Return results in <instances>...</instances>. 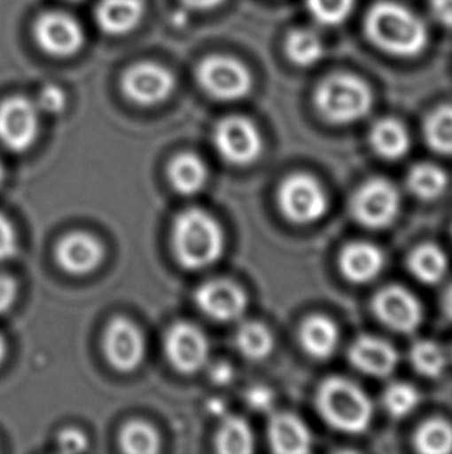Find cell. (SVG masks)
<instances>
[{
  "label": "cell",
  "instance_id": "cell-1",
  "mask_svg": "<svg viewBox=\"0 0 452 454\" xmlns=\"http://www.w3.org/2000/svg\"><path fill=\"white\" fill-rule=\"evenodd\" d=\"M364 30L377 49L397 58H416L426 49V24L406 6L383 0L367 12Z\"/></svg>",
  "mask_w": 452,
  "mask_h": 454
},
{
  "label": "cell",
  "instance_id": "cell-2",
  "mask_svg": "<svg viewBox=\"0 0 452 454\" xmlns=\"http://www.w3.org/2000/svg\"><path fill=\"white\" fill-rule=\"evenodd\" d=\"M172 247L180 264L190 270H202L221 259L223 230L205 209H186L174 222Z\"/></svg>",
  "mask_w": 452,
  "mask_h": 454
},
{
  "label": "cell",
  "instance_id": "cell-3",
  "mask_svg": "<svg viewBox=\"0 0 452 454\" xmlns=\"http://www.w3.org/2000/svg\"><path fill=\"white\" fill-rule=\"evenodd\" d=\"M316 406L331 428L344 433H362L372 422L373 406L366 391L344 377H331L321 383Z\"/></svg>",
  "mask_w": 452,
  "mask_h": 454
},
{
  "label": "cell",
  "instance_id": "cell-4",
  "mask_svg": "<svg viewBox=\"0 0 452 454\" xmlns=\"http://www.w3.org/2000/svg\"><path fill=\"white\" fill-rule=\"evenodd\" d=\"M372 90L350 74H331L315 93V106L329 123L348 124L366 117L372 107Z\"/></svg>",
  "mask_w": 452,
  "mask_h": 454
},
{
  "label": "cell",
  "instance_id": "cell-5",
  "mask_svg": "<svg viewBox=\"0 0 452 454\" xmlns=\"http://www.w3.org/2000/svg\"><path fill=\"white\" fill-rule=\"evenodd\" d=\"M400 202L395 184L386 178H372L355 192L350 200V213L362 227L381 230L397 219Z\"/></svg>",
  "mask_w": 452,
  "mask_h": 454
},
{
  "label": "cell",
  "instance_id": "cell-6",
  "mask_svg": "<svg viewBox=\"0 0 452 454\" xmlns=\"http://www.w3.org/2000/svg\"><path fill=\"white\" fill-rule=\"evenodd\" d=\"M197 78L205 92L221 101L245 98L253 87L250 70L231 56L205 58L197 68Z\"/></svg>",
  "mask_w": 452,
  "mask_h": 454
},
{
  "label": "cell",
  "instance_id": "cell-7",
  "mask_svg": "<svg viewBox=\"0 0 452 454\" xmlns=\"http://www.w3.org/2000/svg\"><path fill=\"white\" fill-rule=\"evenodd\" d=\"M277 202L282 215L300 225L319 221L329 208L323 186L308 174H293L285 178L279 186Z\"/></svg>",
  "mask_w": 452,
  "mask_h": 454
},
{
  "label": "cell",
  "instance_id": "cell-8",
  "mask_svg": "<svg viewBox=\"0 0 452 454\" xmlns=\"http://www.w3.org/2000/svg\"><path fill=\"white\" fill-rule=\"evenodd\" d=\"M214 146L228 163L251 165L262 153V137L256 124L248 118H223L215 126Z\"/></svg>",
  "mask_w": 452,
  "mask_h": 454
},
{
  "label": "cell",
  "instance_id": "cell-9",
  "mask_svg": "<svg viewBox=\"0 0 452 454\" xmlns=\"http://www.w3.org/2000/svg\"><path fill=\"white\" fill-rule=\"evenodd\" d=\"M39 130V109L24 97L6 98L0 105V142L12 153H24Z\"/></svg>",
  "mask_w": 452,
  "mask_h": 454
},
{
  "label": "cell",
  "instance_id": "cell-10",
  "mask_svg": "<svg viewBox=\"0 0 452 454\" xmlns=\"http://www.w3.org/2000/svg\"><path fill=\"white\" fill-rule=\"evenodd\" d=\"M174 86V74L157 62H138L122 74V92L140 106L163 103L169 98Z\"/></svg>",
  "mask_w": 452,
  "mask_h": 454
},
{
  "label": "cell",
  "instance_id": "cell-11",
  "mask_svg": "<svg viewBox=\"0 0 452 454\" xmlns=\"http://www.w3.org/2000/svg\"><path fill=\"white\" fill-rule=\"evenodd\" d=\"M372 309L377 318L394 332L412 333L422 325V304L401 286H387L379 290L373 298Z\"/></svg>",
  "mask_w": 452,
  "mask_h": 454
},
{
  "label": "cell",
  "instance_id": "cell-12",
  "mask_svg": "<svg viewBox=\"0 0 452 454\" xmlns=\"http://www.w3.org/2000/svg\"><path fill=\"white\" fill-rule=\"evenodd\" d=\"M35 39L45 53L67 58L82 49L84 31L80 22L66 12H43L35 24Z\"/></svg>",
  "mask_w": 452,
  "mask_h": 454
},
{
  "label": "cell",
  "instance_id": "cell-13",
  "mask_svg": "<svg viewBox=\"0 0 452 454\" xmlns=\"http://www.w3.org/2000/svg\"><path fill=\"white\" fill-rule=\"evenodd\" d=\"M165 349L172 366L184 374H194L208 362V338L191 323L172 325L166 333Z\"/></svg>",
  "mask_w": 452,
  "mask_h": 454
},
{
  "label": "cell",
  "instance_id": "cell-14",
  "mask_svg": "<svg viewBox=\"0 0 452 454\" xmlns=\"http://www.w3.org/2000/svg\"><path fill=\"white\" fill-rule=\"evenodd\" d=\"M105 352L113 368L130 372L144 358V337L130 319L115 318L105 333Z\"/></svg>",
  "mask_w": 452,
  "mask_h": 454
},
{
  "label": "cell",
  "instance_id": "cell-15",
  "mask_svg": "<svg viewBox=\"0 0 452 454\" xmlns=\"http://www.w3.org/2000/svg\"><path fill=\"white\" fill-rule=\"evenodd\" d=\"M196 302L209 318L230 323L244 315L248 300L238 284L228 279H213L196 290Z\"/></svg>",
  "mask_w": 452,
  "mask_h": 454
},
{
  "label": "cell",
  "instance_id": "cell-16",
  "mask_svg": "<svg viewBox=\"0 0 452 454\" xmlns=\"http://www.w3.org/2000/svg\"><path fill=\"white\" fill-rule=\"evenodd\" d=\"M56 259L64 270L72 275H87L105 259V247L95 236L74 231L62 238L56 248Z\"/></svg>",
  "mask_w": 452,
  "mask_h": 454
},
{
  "label": "cell",
  "instance_id": "cell-17",
  "mask_svg": "<svg viewBox=\"0 0 452 454\" xmlns=\"http://www.w3.org/2000/svg\"><path fill=\"white\" fill-rule=\"evenodd\" d=\"M348 362L364 374L383 379L397 368L398 352L383 338L362 335L350 346Z\"/></svg>",
  "mask_w": 452,
  "mask_h": 454
},
{
  "label": "cell",
  "instance_id": "cell-18",
  "mask_svg": "<svg viewBox=\"0 0 452 454\" xmlns=\"http://www.w3.org/2000/svg\"><path fill=\"white\" fill-rule=\"evenodd\" d=\"M385 254L381 248L369 242H352L339 254V269L350 283L366 284L383 271Z\"/></svg>",
  "mask_w": 452,
  "mask_h": 454
},
{
  "label": "cell",
  "instance_id": "cell-19",
  "mask_svg": "<svg viewBox=\"0 0 452 454\" xmlns=\"http://www.w3.org/2000/svg\"><path fill=\"white\" fill-rule=\"evenodd\" d=\"M271 449L281 454H304L310 451L312 434L298 416L290 412L275 414L269 424Z\"/></svg>",
  "mask_w": 452,
  "mask_h": 454
},
{
  "label": "cell",
  "instance_id": "cell-20",
  "mask_svg": "<svg viewBox=\"0 0 452 454\" xmlns=\"http://www.w3.org/2000/svg\"><path fill=\"white\" fill-rule=\"evenodd\" d=\"M97 22L107 35L120 36L136 28L144 16L143 0H101L97 6Z\"/></svg>",
  "mask_w": 452,
  "mask_h": 454
},
{
  "label": "cell",
  "instance_id": "cell-21",
  "mask_svg": "<svg viewBox=\"0 0 452 454\" xmlns=\"http://www.w3.org/2000/svg\"><path fill=\"white\" fill-rule=\"evenodd\" d=\"M300 340L308 356L316 360H327L337 350L339 331L331 318L313 315L300 325Z\"/></svg>",
  "mask_w": 452,
  "mask_h": 454
},
{
  "label": "cell",
  "instance_id": "cell-22",
  "mask_svg": "<svg viewBox=\"0 0 452 454\" xmlns=\"http://www.w3.org/2000/svg\"><path fill=\"white\" fill-rule=\"evenodd\" d=\"M370 146L381 159H403L410 148V137L401 121L395 118H383L370 129Z\"/></svg>",
  "mask_w": 452,
  "mask_h": 454
},
{
  "label": "cell",
  "instance_id": "cell-23",
  "mask_svg": "<svg viewBox=\"0 0 452 454\" xmlns=\"http://www.w3.org/2000/svg\"><path fill=\"white\" fill-rule=\"evenodd\" d=\"M169 180L174 190L183 196H192L205 188L208 169L196 153H180L169 166Z\"/></svg>",
  "mask_w": 452,
  "mask_h": 454
},
{
  "label": "cell",
  "instance_id": "cell-24",
  "mask_svg": "<svg viewBox=\"0 0 452 454\" xmlns=\"http://www.w3.org/2000/svg\"><path fill=\"white\" fill-rule=\"evenodd\" d=\"M408 269L420 283L434 286L440 283L448 271V258L440 247L422 244L412 250L408 258Z\"/></svg>",
  "mask_w": 452,
  "mask_h": 454
},
{
  "label": "cell",
  "instance_id": "cell-25",
  "mask_svg": "<svg viewBox=\"0 0 452 454\" xmlns=\"http://www.w3.org/2000/svg\"><path fill=\"white\" fill-rule=\"evenodd\" d=\"M324 51L321 36L308 28L290 31L285 39L287 58L300 67H312L324 58Z\"/></svg>",
  "mask_w": 452,
  "mask_h": 454
},
{
  "label": "cell",
  "instance_id": "cell-26",
  "mask_svg": "<svg viewBox=\"0 0 452 454\" xmlns=\"http://www.w3.org/2000/svg\"><path fill=\"white\" fill-rule=\"evenodd\" d=\"M408 188L417 199L433 202L447 191V172L433 163H418L408 174Z\"/></svg>",
  "mask_w": 452,
  "mask_h": 454
},
{
  "label": "cell",
  "instance_id": "cell-27",
  "mask_svg": "<svg viewBox=\"0 0 452 454\" xmlns=\"http://www.w3.org/2000/svg\"><path fill=\"white\" fill-rule=\"evenodd\" d=\"M236 346L245 358L259 362L271 354L275 348V338L262 323L246 321L238 329Z\"/></svg>",
  "mask_w": 452,
  "mask_h": 454
},
{
  "label": "cell",
  "instance_id": "cell-28",
  "mask_svg": "<svg viewBox=\"0 0 452 454\" xmlns=\"http://www.w3.org/2000/svg\"><path fill=\"white\" fill-rule=\"evenodd\" d=\"M215 445L223 454H248L254 450V434L244 419L228 416L217 433Z\"/></svg>",
  "mask_w": 452,
  "mask_h": 454
},
{
  "label": "cell",
  "instance_id": "cell-29",
  "mask_svg": "<svg viewBox=\"0 0 452 454\" xmlns=\"http://www.w3.org/2000/svg\"><path fill=\"white\" fill-rule=\"evenodd\" d=\"M414 443L420 453H451L452 425L443 419H429L417 430Z\"/></svg>",
  "mask_w": 452,
  "mask_h": 454
},
{
  "label": "cell",
  "instance_id": "cell-30",
  "mask_svg": "<svg viewBox=\"0 0 452 454\" xmlns=\"http://www.w3.org/2000/svg\"><path fill=\"white\" fill-rule=\"evenodd\" d=\"M410 363L418 374L435 379L447 368L448 356L440 344L433 340H418L410 348Z\"/></svg>",
  "mask_w": 452,
  "mask_h": 454
},
{
  "label": "cell",
  "instance_id": "cell-31",
  "mask_svg": "<svg viewBox=\"0 0 452 454\" xmlns=\"http://www.w3.org/2000/svg\"><path fill=\"white\" fill-rule=\"evenodd\" d=\"M425 138L435 153L452 155V106H440L426 118Z\"/></svg>",
  "mask_w": 452,
  "mask_h": 454
},
{
  "label": "cell",
  "instance_id": "cell-32",
  "mask_svg": "<svg viewBox=\"0 0 452 454\" xmlns=\"http://www.w3.org/2000/svg\"><path fill=\"white\" fill-rule=\"evenodd\" d=\"M120 443L124 453L153 454L160 449V439L157 431L151 425L141 420L129 422L121 431Z\"/></svg>",
  "mask_w": 452,
  "mask_h": 454
},
{
  "label": "cell",
  "instance_id": "cell-33",
  "mask_svg": "<svg viewBox=\"0 0 452 454\" xmlns=\"http://www.w3.org/2000/svg\"><path fill=\"white\" fill-rule=\"evenodd\" d=\"M418 403H420V394L416 387L404 381H394L386 387L383 394V405L392 418L400 419L408 416L416 410Z\"/></svg>",
  "mask_w": 452,
  "mask_h": 454
},
{
  "label": "cell",
  "instance_id": "cell-34",
  "mask_svg": "<svg viewBox=\"0 0 452 454\" xmlns=\"http://www.w3.org/2000/svg\"><path fill=\"white\" fill-rule=\"evenodd\" d=\"M356 0H307V8L319 24L335 27L347 20Z\"/></svg>",
  "mask_w": 452,
  "mask_h": 454
},
{
  "label": "cell",
  "instance_id": "cell-35",
  "mask_svg": "<svg viewBox=\"0 0 452 454\" xmlns=\"http://www.w3.org/2000/svg\"><path fill=\"white\" fill-rule=\"evenodd\" d=\"M36 106L39 112L49 114V115H59L66 111L67 97L61 87L49 84L37 95Z\"/></svg>",
  "mask_w": 452,
  "mask_h": 454
},
{
  "label": "cell",
  "instance_id": "cell-36",
  "mask_svg": "<svg viewBox=\"0 0 452 454\" xmlns=\"http://www.w3.org/2000/svg\"><path fill=\"white\" fill-rule=\"evenodd\" d=\"M18 234L12 222L0 215V262L14 258L18 253Z\"/></svg>",
  "mask_w": 452,
  "mask_h": 454
},
{
  "label": "cell",
  "instance_id": "cell-37",
  "mask_svg": "<svg viewBox=\"0 0 452 454\" xmlns=\"http://www.w3.org/2000/svg\"><path fill=\"white\" fill-rule=\"evenodd\" d=\"M58 447L64 453H81L87 449V436L76 428H67L58 436Z\"/></svg>",
  "mask_w": 452,
  "mask_h": 454
},
{
  "label": "cell",
  "instance_id": "cell-38",
  "mask_svg": "<svg viewBox=\"0 0 452 454\" xmlns=\"http://www.w3.org/2000/svg\"><path fill=\"white\" fill-rule=\"evenodd\" d=\"M245 400L254 411H269L275 402V394L265 387H253L245 394Z\"/></svg>",
  "mask_w": 452,
  "mask_h": 454
},
{
  "label": "cell",
  "instance_id": "cell-39",
  "mask_svg": "<svg viewBox=\"0 0 452 454\" xmlns=\"http://www.w3.org/2000/svg\"><path fill=\"white\" fill-rule=\"evenodd\" d=\"M18 296V284L12 278L0 275V315L8 312Z\"/></svg>",
  "mask_w": 452,
  "mask_h": 454
},
{
  "label": "cell",
  "instance_id": "cell-40",
  "mask_svg": "<svg viewBox=\"0 0 452 454\" xmlns=\"http://www.w3.org/2000/svg\"><path fill=\"white\" fill-rule=\"evenodd\" d=\"M429 12L439 24L452 28V0H431Z\"/></svg>",
  "mask_w": 452,
  "mask_h": 454
},
{
  "label": "cell",
  "instance_id": "cell-41",
  "mask_svg": "<svg viewBox=\"0 0 452 454\" xmlns=\"http://www.w3.org/2000/svg\"><path fill=\"white\" fill-rule=\"evenodd\" d=\"M209 375H211V380L217 383V385H228L232 380V377H234V371H232L231 364L219 362L211 364Z\"/></svg>",
  "mask_w": 452,
  "mask_h": 454
},
{
  "label": "cell",
  "instance_id": "cell-42",
  "mask_svg": "<svg viewBox=\"0 0 452 454\" xmlns=\"http://www.w3.org/2000/svg\"><path fill=\"white\" fill-rule=\"evenodd\" d=\"M186 10L192 12H208L221 5L223 0H180Z\"/></svg>",
  "mask_w": 452,
  "mask_h": 454
},
{
  "label": "cell",
  "instance_id": "cell-43",
  "mask_svg": "<svg viewBox=\"0 0 452 454\" xmlns=\"http://www.w3.org/2000/svg\"><path fill=\"white\" fill-rule=\"evenodd\" d=\"M443 310L447 313L448 318L452 321V284L448 287L447 294L443 296Z\"/></svg>",
  "mask_w": 452,
  "mask_h": 454
},
{
  "label": "cell",
  "instance_id": "cell-44",
  "mask_svg": "<svg viewBox=\"0 0 452 454\" xmlns=\"http://www.w3.org/2000/svg\"><path fill=\"white\" fill-rule=\"evenodd\" d=\"M209 410L215 416H222L223 418V412H225V403L222 402V400H213V402H209Z\"/></svg>",
  "mask_w": 452,
  "mask_h": 454
},
{
  "label": "cell",
  "instance_id": "cell-45",
  "mask_svg": "<svg viewBox=\"0 0 452 454\" xmlns=\"http://www.w3.org/2000/svg\"><path fill=\"white\" fill-rule=\"evenodd\" d=\"M6 356V343L5 340H4V337L0 335V363L4 362V358H5Z\"/></svg>",
  "mask_w": 452,
  "mask_h": 454
},
{
  "label": "cell",
  "instance_id": "cell-46",
  "mask_svg": "<svg viewBox=\"0 0 452 454\" xmlns=\"http://www.w3.org/2000/svg\"><path fill=\"white\" fill-rule=\"evenodd\" d=\"M4 174H5V171H4V166L0 163V184H2V180H4Z\"/></svg>",
  "mask_w": 452,
  "mask_h": 454
}]
</instances>
